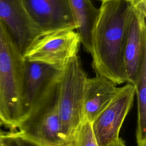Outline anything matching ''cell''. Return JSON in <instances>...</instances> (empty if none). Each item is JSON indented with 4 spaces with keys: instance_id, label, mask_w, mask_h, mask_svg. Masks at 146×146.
<instances>
[{
    "instance_id": "6da1fadb",
    "label": "cell",
    "mask_w": 146,
    "mask_h": 146,
    "mask_svg": "<svg viewBox=\"0 0 146 146\" xmlns=\"http://www.w3.org/2000/svg\"><path fill=\"white\" fill-rule=\"evenodd\" d=\"M130 8L128 0L102 1L92 32L90 54L95 74L117 85L127 82L124 55Z\"/></svg>"
},
{
    "instance_id": "7a4b0ae2",
    "label": "cell",
    "mask_w": 146,
    "mask_h": 146,
    "mask_svg": "<svg viewBox=\"0 0 146 146\" xmlns=\"http://www.w3.org/2000/svg\"><path fill=\"white\" fill-rule=\"evenodd\" d=\"M25 60L0 19V110L5 125L13 131L22 120L21 90Z\"/></svg>"
},
{
    "instance_id": "3957f363",
    "label": "cell",
    "mask_w": 146,
    "mask_h": 146,
    "mask_svg": "<svg viewBox=\"0 0 146 146\" xmlns=\"http://www.w3.org/2000/svg\"><path fill=\"white\" fill-rule=\"evenodd\" d=\"M80 59L72 58L62 70L58 88L60 135L65 143L71 141L83 120V97L87 79Z\"/></svg>"
},
{
    "instance_id": "277c9868",
    "label": "cell",
    "mask_w": 146,
    "mask_h": 146,
    "mask_svg": "<svg viewBox=\"0 0 146 146\" xmlns=\"http://www.w3.org/2000/svg\"><path fill=\"white\" fill-rule=\"evenodd\" d=\"M58 88L59 84L42 98L14 131L41 146L66 143L60 135Z\"/></svg>"
},
{
    "instance_id": "5b68a950",
    "label": "cell",
    "mask_w": 146,
    "mask_h": 146,
    "mask_svg": "<svg viewBox=\"0 0 146 146\" xmlns=\"http://www.w3.org/2000/svg\"><path fill=\"white\" fill-rule=\"evenodd\" d=\"M81 40L74 30H59L40 35L24 54V60L63 69L78 56Z\"/></svg>"
},
{
    "instance_id": "8992f818",
    "label": "cell",
    "mask_w": 146,
    "mask_h": 146,
    "mask_svg": "<svg viewBox=\"0 0 146 146\" xmlns=\"http://www.w3.org/2000/svg\"><path fill=\"white\" fill-rule=\"evenodd\" d=\"M135 89L127 83L120 87L117 95L92 123L98 146H110L119 138L125 117L133 106Z\"/></svg>"
},
{
    "instance_id": "52a82bcc",
    "label": "cell",
    "mask_w": 146,
    "mask_h": 146,
    "mask_svg": "<svg viewBox=\"0 0 146 146\" xmlns=\"http://www.w3.org/2000/svg\"><path fill=\"white\" fill-rule=\"evenodd\" d=\"M62 70L46 64L25 60L21 96L22 120L42 98L59 84Z\"/></svg>"
},
{
    "instance_id": "ba28073f",
    "label": "cell",
    "mask_w": 146,
    "mask_h": 146,
    "mask_svg": "<svg viewBox=\"0 0 146 146\" xmlns=\"http://www.w3.org/2000/svg\"><path fill=\"white\" fill-rule=\"evenodd\" d=\"M146 11L131 8L128 15L125 46L124 67L127 83L134 84L146 62Z\"/></svg>"
},
{
    "instance_id": "9c48e42d",
    "label": "cell",
    "mask_w": 146,
    "mask_h": 146,
    "mask_svg": "<svg viewBox=\"0 0 146 146\" xmlns=\"http://www.w3.org/2000/svg\"><path fill=\"white\" fill-rule=\"evenodd\" d=\"M0 19L23 56L40 35L23 0H0Z\"/></svg>"
},
{
    "instance_id": "30bf717a",
    "label": "cell",
    "mask_w": 146,
    "mask_h": 146,
    "mask_svg": "<svg viewBox=\"0 0 146 146\" xmlns=\"http://www.w3.org/2000/svg\"><path fill=\"white\" fill-rule=\"evenodd\" d=\"M26 10L36 25L40 35L76 29L68 0H23Z\"/></svg>"
},
{
    "instance_id": "8fae6325",
    "label": "cell",
    "mask_w": 146,
    "mask_h": 146,
    "mask_svg": "<svg viewBox=\"0 0 146 146\" xmlns=\"http://www.w3.org/2000/svg\"><path fill=\"white\" fill-rule=\"evenodd\" d=\"M119 89L115 83L100 75L96 74L94 77L87 78L84 91L83 120L92 123L110 103Z\"/></svg>"
},
{
    "instance_id": "7c38bea8",
    "label": "cell",
    "mask_w": 146,
    "mask_h": 146,
    "mask_svg": "<svg viewBox=\"0 0 146 146\" xmlns=\"http://www.w3.org/2000/svg\"><path fill=\"white\" fill-rule=\"evenodd\" d=\"M68 2L81 43L84 49L91 53L92 32L99 9L93 5L91 0H68Z\"/></svg>"
},
{
    "instance_id": "4fadbf2b",
    "label": "cell",
    "mask_w": 146,
    "mask_h": 146,
    "mask_svg": "<svg viewBox=\"0 0 146 146\" xmlns=\"http://www.w3.org/2000/svg\"><path fill=\"white\" fill-rule=\"evenodd\" d=\"M137 96V118L136 140L137 146L146 145V62L133 84Z\"/></svg>"
},
{
    "instance_id": "5bb4252c",
    "label": "cell",
    "mask_w": 146,
    "mask_h": 146,
    "mask_svg": "<svg viewBox=\"0 0 146 146\" xmlns=\"http://www.w3.org/2000/svg\"><path fill=\"white\" fill-rule=\"evenodd\" d=\"M70 143L72 146H98L93 132L92 123L87 120L83 119L76 130Z\"/></svg>"
},
{
    "instance_id": "9a60e30c",
    "label": "cell",
    "mask_w": 146,
    "mask_h": 146,
    "mask_svg": "<svg viewBox=\"0 0 146 146\" xmlns=\"http://www.w3.org/2000/svg\"><path fill=\"white\" fill-rule=\"evenodd\" d=\"M0 146H19L13 132L3 133Z\"/></svg>"
},
{
    "instance_id": "2e32d148",
    "label": "cell",
    "mask_w": 146,
    "mask_h": 146,
    "mask_svg": "<svg viewBox=\"0 0 146 146\" xmlns=\"http://www.w3.org/2000/svg\"><path fill=\"white\" fill-rule=\"evenodd\" d=\"M19 146H41L32 140L17 134L15 131H12Z\"/></svg>"
},
{
    "instance_id": "e0dca14e",
    "label": "cell",
    "mask_w": 146,
    "mask_h": 146,
    "mask_svg": "<svg viewBox=\"0 0 146 146\" xmlns=\"http://www.w3.org/2000/svg\"><path fill=\"white\" fill-rule=\"evenodd\" d=\"M110 146H127L125 141L120 137H119L115 142L111 144Z\"/></svg>"
},
{
    "instance_id": "ac0fdd59",
    "label": "cell",
    "mask_w": 146,
    "mask_h": 146,
    "mask_svg": "<svg viewBox=\"0 0 146 146\" xmlns=\"http://www.w3.org/2000/svg\"><path fill=\"white\" fill-rule=\"evenodd\" d=\"M2 125H5V123H4V120L0 110V126H2Z\"/></svg>"
},
{
    "instance_id": "d6986e66",
    "label": "cell",
    "mask_w": 146,
    "mask_h": 146,
    "mask_svg": "<svg viewBox=\"0 0 146 146\" xmlns=\"http://www.w3.org/2000/svg\"><path fill=\"white\" fill-rule=\"evenodd\" d=\"M62 146H72V145L70 143H66L64 144H63Z\"/></svg>"
},
{
    "instance_id": "ffe728a7",
    "label": "cell",
    "mask_w": 146,
    "mask_h": 146,
    "mask_svg": "<svg viewBox=\"0 0 146 146\" xmlns=\"http://www.w3.org/2000/svg\"><path fill=\"white\" fill-rule=\"evenodd\" d=\"M3 133L0 131V143H1V139H2V136H3Z\"/></svg>"
},
{
    "instance_id": "44dd1931",
    "label": "cell",
    "mask_w": 146,
    "mask_h": 146,
    "mask_svg": "<svg viewBox=\"0 0 146 146\" xmlns=\"http://www.w3.org/2000/svg\"><path fill=\"white\" fill-rule=\"evenodd\" d=\"M101 1H102H102H107V0H101Z\"/></svg>"
}]
</instances>
